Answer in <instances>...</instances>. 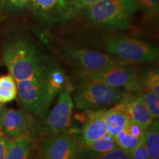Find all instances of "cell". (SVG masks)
Returning <instances> with one entry per match:
<instances>
[{
	"mask_svg": "<svg viewBox=\"0 0 159 159\" xmlns=\"http://www.w3.org/2000/svg\"><path fill=\"white\" fill-rule=\"evenodd\" d=\"M3 59L16 82L26 80L46 81L53 59L41 54L30 40L17 36L4 46Z\"/></svg>",
	"mask_w": 159,
	"mask_h": 159,
	"instance_id": "6da1fadb",
	"label": "cell"
},
{
	"mask_svg": "<svg viewBox=\"0 0 159 159\" xmlns=\"http://www.w3.org/2000/svg\"><path fill=\"white\" fill-rule=\"evenodd\" d=\"M139 10L137 0H99L84 10L89 22L99 27L126 30Z\"/></svg>",
	"mask_w": 159,
	"mask_h": 159,
	"instance_id": "7a4b0ae2",
	"label": "cell"
},
{
	"mask_svg": "<svg viewBox=\"0 0 159 159\" xmlns=\"http://www.w3.org/2000/svg\"><path fill=\"white\" fill-rule=\"evenodd\" d=\"M77 82L72 83L73 102L79 111L91 112L114 106L122 99L126 91L114 88L105 83L77 78Z\"/></svg>",
	"mask_w": 159,
	"mask_h": 159,
	"instance_id": "3957f363",
	"label": "cell"
},
{
	"mask_svg": "<svg viewBox=\"0 0 159 159\" xmlns=\"http://www.w3.org/2000/svg\"><path fill=\"white\" fill-rule=\"evenodd\" d=\"M102 48L130 64L150 63L158 57V47L152 43L124 35L105 38Z\"/></svg>",
	"mask_w": 159,
	"mask_h": 159,
	"instance_id": "277c9868",
	"label": "cell"
},
{
	"mask_svg": "<svg viewBox=\"0 0 159 159\" xmlns=\"http://www.w3.org/2000/svg\"><path fill=\"white\" fill-rule=\"evenodd\" d=\"M58 57L81 71H99L130 63L107 52L74 44H63L57 49Z\"/></svg>",
	"mask_w": 159,
	"mask_h": 159,
	"instance_id": "5b68a950",
	"label": "cell"
},
{
	"mask_svg": "<svg viewBox=\"0 0 159 159\" xmlns=\"http://www.w3.org/2000/svg\"><path fill=\"white\" fill-rule=\"evenodd\" d=\"M72 87L63 89L59 94L53 108L48 111L41 120H36L33 134L35 140L49 135L66 131L72 121L74 102Z\"/></svg>",
	"mask_w": 159,
	"mask_h": 159,
	"instance_id": "8992f818",
	"label": "cell"
},
{
	"mask_svg": "<svg viewBox=\"0 0 159 159\" xmlns=\"http://www.w3.org/2000/svg\"><path fill=\"white\" fill-rule=\"evenodd\" d=\"M132 65L119 66L99 71L79 70L76 78L97 81L111 87L136 93L138 89L139 71Z\"/></svg>",
	"mask_w": 159,
	"mask_h": 159,
	"instance_id": "52a82bcc",
	"label": "cell"
},
{
	"mask_svg": "<svg viewBox=\"0 0 159 159\" xmlns=\"http://www.w3.org/2000/svg\"><path fill=\"white\" fill-rule=\"evenodd\" d=\"M79 151L75 137L64 131L41 139L39 156L41 159H76Z\"/></svg>",
	"mask_w": 159,
	"mask_h": 159,
	"instance_id": "ba28073f",
	"label": "cell"
},
{
	"mask_svg": "<svg viewBox=\"0 0 159 159\" xmlns=\"http://www.w3.org/2000/svg\"><path fill=\"white\" fill-rule=\"evenodd\" d=\"M37 119L25 110L5 109L3 116L2 132L9 139L25 135L33 134Z\"/></svg>",
	"mask_w": 159,
	"mask_h": 159,
	"instance_id": "9c48e42d",
	"label": "cell"
},
{
	"mask_svg": "<svg viewBox=\"0 0 159 159\" xmlns=\"http://www.w3.org/2000/svg\"><path fill=\"white\" fill-rule=\"evenodd\" d=\"M30 7L35 16L49 24L70 20L66 0H31Z\"/></svg>",
	"mask_w": 159,
	"mask_h": 159,
	"instance_id": "30bf717a",
	"label": "cell"
},
{
	"mask_svg": "<svg viewBox=\"0 0 159 159\" xmlns=\"http://www.w3.org/2000/svg\"><path fill=\"white\" fill-rule=\"evenodd\" d=\"M129 119L137 124L148 128L154 122L155 119L150 114L148 107L139 94L126 91L123 97L119 101Z\"/></svg>",
	"mask_w": 159,
	"mask_h": 159,
	"instance_id": "8fae6325",
	"label": "cell"
},
{
	"mask_svg": "<svg viewBox=\"0 0 159 159\" xmlns=\"http://www.w3.org/2000/svg\"><path fill=\"white\" fill-rule=\"evenodd\" d=\"M105 111L106 109L90 112L85 125L74 136L80 147L94 142L108 133L105 121Z\"/></svg>",
	"mask_w": 159,
	"mask_h": 159,
	"instance_id": "7c38bea8",
	"label": "cell"
},
{
	"mask_svg": "<svg viewBox=\"0 0 159 159\" xmlns=\"http://www.w3.org/2000/svg\"><path fill=\"white\" fill-rule=\"evenodd\" d=\"M147 129L129 119L128 122L116 135L114 140L119 148L131 153L144 141Z\"/></svg>",
	"mask_w": 159,
	"mask_h": 159,
	"instance_id": "4fadbf2b",
	"label": "cell"
},
{
	"mask_svg": "<svg viewBox=\"0 0 159 159\" xmlns=\"http://www.w3.org/2000/svg\"><path fill=\"white\" fill-rule=\"evenodd\" d=\"M36 140L31 135L10 139L5 159H31Z\"/></svg>",
	"mask_w": 159,
	"mask_h": 159,
	"instance_id": "5bb4252c",
	"label": "cell"
},
{
	"mask_svg": "<svg viewBox=\"0 0 159 159\" xmlns=\"http://www.w3.org/2000/svg\"><path fill=\"white\" fill-rule=\"evenodd\" d=\"M105 121L107 132L115 138L128 122L129 118L125 113L122 105L119 102L114 106L106 109Z\"/></svg>",
	"mask_w": 159,
	"mask_h": 159,
	"instance_id": "9a60e30c",
	"label": "cell"
},
{
	"mask_svg": "<svg viewBox=\"0 0 159 159\" xmlns=\"http://www.w3.org/2000/svg\"><path fill=\"white\" fill-rule=\"evenodd\" d=\"M144 144L148 152V159H159V122L158 119L147 129Z\"/></svg>",
	"mask_w": 159,
	"mask_h": 159,
	"instance_id": "2e32d148",
	"label": "cell"
},
{
	"mask_svg": "<svg viewBox=\"0 0 159 159\" xmlns=\"http://www.w3.org/2000/svg\"><path fill=\"white\" fill-rule=\"evenodd\" d=\"M17 97V85L11 74L0 76V105L15 100Z\"/></svg>",
	"mask_w": 159,
	"mask_h": 159,
	"instance_id": "e0dca14e",
	"label": "cell"
},
{
	"mask_svg": "<svg viewBox=\"0 0 159 159\" xmlns=\"http://www.w3.org/2000/svg\"><path fill=\"white\" fill-rule=\"evenodd\" d=\"M144 89L159 96V73L157 69H150L138 74V89Z\"/></svg>",
	"mask_w": 159,
	"mask_h": 159,
	"instance_id": "ac0fdd59",
	"label": "cell"
},
{
	"mask_svg": "<svg viewBox=\"0 0 159 159\" xmlns=\"http://www.w3.org/2000/svg\"><path fill=\"white\" fill-rule=\"evenodd\" d=\"M76 159H132L130 153L119 148L104 153L91 152L80 148Z\"/></svg>",
	"mask_w": 159,
	"mask_h": 159,
	"instance_id": "d6986e66",
	"label": "cell"
},
{
	"mask_svg": "<svg viewBox=\"0 0 159 159\" xmlns=\"http://www.w3.org/2000/svg\"><path fill=\"white\" fill-rule=\"evenodd\" d=\"M118 145L115 142L114 138L107 133L105 136L99 138L94 142L80 147V148L91 151V152H98V153H104V152H110L115 149L118 148Z\"/></svg>",
	"mask_w": 159,
	"mask_h": 159,
	"instance_id": "ffe728a7",
	"label": "cell"
},
{
	"mask_svg": "<svg viewBox=\"0 0 159 159\" xmlns=\"http://www.w3.org/2000/svg\"><path fill=\"white\" fill-rule=\"evenodd\" d=\"M137 94L142 97L143 101L148 107L150 114L155 119H158L159 116V96H157L152 91L144 89H140L137 91Z\"/></svg>",
	"mask_w": 159,
	"mask_h": 159,
	"instance_id": "44dd1931",
	"label": "cell"
},
{
	"mask_svg": "<svg viewBox=\"0 0 159 159\" xmlns=\"http://www.w3.org/2000/svg\"><path fill=\"white\" fill-rule=\"evenodd\" d=\"M99 0H66L69 19H73L80 11L88 8Z\"/></svg>",
	"mask_w": 159,
	"mask_h": 159,
	"instance_id": "7402d4cb",
	"label": "cell"
},
{
	"mask_svg": "<svg viewBox=\"0 0 159 159\" xmlns=\"http://www.w3.org/2000/svg\"><path fill=\"white\" fill-rule=\"evenodd\" d=\"M139 9L149 18H156L158 14L159 0H137Z\"/></svg>",
	"mask_w": 159,
	"mask_h": 159,
	"instance_id": "603a6c76",
	"label": "cell"
},
{
	"mask_svg": "<svg viewBox=\"0 0 159 159\" xmlns=\"http://www.w3.org/2000/svg\"><path fill=\"white\" fill-rule=\"evenodd\" d=\"M31 0H2V3L7 10L19 11L30 7Z\"/></svg>",
	"mask_w": 159,
	"mask_h": 159,
	"instance_id": "cb8c5ba5",
	"label": "cell"
},
{
	"mask_svg": "<svg viewBox=\"0 0 159 159\" xmlns=\"http://www.w3.org/2000/svg\"><path fill=\"white\" fill-rule=\"evenodd\" d=\"M132 159H148V152L144 144V141L141 143L130 153Z\"/></svg>",
	"mask_w": 159,
	"mask_h": 159,
	"instance_id": "d4e9b609",
	"label": "cell"
},
{
	"mask_svg": "<svg viewBox=\"0 0 159 159\" xmlns=\"http://www.w3.org/2000/svg\"><path fill=\"white\" fill-rule=\"evenodd\" d=\"M9 139L2 134L0 136V159H5L6 150L9 142Z\"/></svg>",
	"mask_w": 159,
	"mask_h": 159,
	"instance_id": "484cf974",
	"label": "cell"
},
{
	"mask_svg": "<svg viewBox=\"0 0 159 159\" xmlns=\"http://www.w3.org/2000/svg\"><path fill=\"white\" fill-rule=\"evenodd\" d=\"M5 107L4 105H0V131H2V120L3 116L5 111Z\"/></svg>",
	"mask_w": 159,
	"mask_h": 159,
	"instance_id": "4316f807",
	"label": "cell"
},
{
	"mask_svg": "<svg viewBox=\"0 0 159 159\" xmlns=\"http://www.w3.org/2000/svg\"><path fill=\"white\" fill-rule=\"evenodd\" d=\"M2 135V131H0V136H1Z\"/></svg>",
	"mask_w": 159,
	"mask_h": 159,
	"instance_id": "83f0119b",
	"label": "cell"
}]
</instances>
